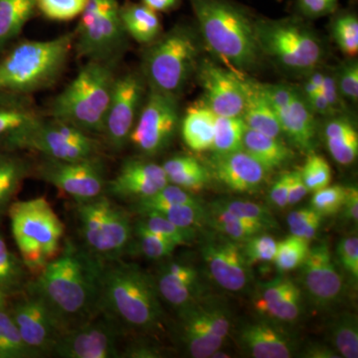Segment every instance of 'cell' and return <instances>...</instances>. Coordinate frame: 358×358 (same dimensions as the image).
I'll return each instance as SVG.
<instances>
[{"label": "cell", "mask_w": 358, "mask_h": 358, "mask_svg": "<svg viewBox=\"0 0 358 358\" xmlns=\"http://www.w3.org/2000/svg\"><path fill=\"white\" fill-rule=\"evenodd\" d=\"M167 180L189 192H199L208 185L210 173L195 157L176 155L162 164Z\"/></svg>", "instance_id": "obj_34"}, {"label": "cell", "mask_w": 358, "mask_h": 358, "mask_svg": "<svg viewBox=\"0 0 358 358\" xmlns=\"http://www.w3.org/2000/svg\"><path fill=\"white\" fill-rule=\"evenodd\" d=\"M218 202L231 213L251 221V222L259 224L267 231L275 229L279 226L272 212L263 205L257 204L255 202L248 201V200L240 199L222 200V201Z\"/></svg>", "instance_id": "obj_46"}, {"label": "cell", "mask_w": 358, "mask_h": 358, "mask_svg": "<svg viewBox=\"0 0 358 358\" xmlns=\"http://www.w3.org/2000/svg\"><path fill=\"white\" fill-rule=\"evenodd\" d=\"M117 61L88 60L52 102V119L86 133L103 134L115 81Z\"/></svg>", "instance_id": "obj_5"}, {"label": "cell", "mask_w": 358, "mask_h": 358, "mask_svg": "<svg viewBox=\"0 0 358 358\" xmlns=\"http://www.w3.org/2000/svg\"><path fill=\"white\" fill-rule=\"evenodd\" d=\"M89 0H36V8L54 21H69L81 15Z\"/></svg>", "instance_id": "obj_48"}, {"label": "cell", "mask_w": 358, "mask_h": 358, "mask_svg": "<svg viewBox=\"0 0 358 358\" xmlns=\"http://www.w3.org/2000/svg\"><path fill=\"white\" fill-rule=\"evenodd\" d=\"M124 331L117 320L101 312L88 322L66 331L52 355L62 358L121 357L120 343Z\"/></svg>", "instance_id": "obj_15"}, {"label": "cell", "mask_w": 358, "mask_h": 358, "mask_svg": "<svg viewBox=\"0 0 358 358\" xmlns=\"http://www.w3.org/2000/svg\"><path fill=\"white\" fill-rule=\"evenodd\" d=\"M36 10V0H0V52L20 36Z\"/></svg>", "instance_id": "obj_36"}, {"label": "cell", "mask_w": 358, "mask_h": 358, "mask_svg": "<svg viewBox=\"0 0 358 358\" xmlns=\"http://www.w3.org/2000/svg\"><path fill=\"white\" fill-rule=\"evenodd\" d=\"M7 308L0 310V358H31Z\"/></svg>", "instance_id": "obj_41"}, {"label": "cell", "mask_w": 358, "mask_h": 358, "mask_svg": "<svg viewBox=\"0 0 358 358\" xmlns=\"http://www.w3.org/2000/svg\"><path fill=\"white\" fill-rule=\"evenodd\" d=\"M245 91V105L242 119L247 128L258 133L281 138V126L272 106L268 103L260 82L242 75Z\"/></svg>", "instance_id": "obj_27"}, {"label": "cell", "mask_w": 358, "mask_h": 358, "mask_svg": "<svg viewBox=\"0 0 358 358\" xmlns=\"http://www.w3.org/2000/svg\"><path fill=\"white\" fill-rule=\"evenodd\" d=\"M289 183H291V171L282 173L271 187L268 199L278 208H284L288 205Z\"/></svg>", "instance_id": "obj_55"}, {"label": "cell", "mask_w": 358, "mask_h": 358, "mask_svg": "<svg viewBox=\"0 0 358 358\" xmlns=\"http://www.w3.org/2000/svg\"><path fill=\"white\" fill-rule=\"evenodd\" d=\"M322 94L333 108L334 113L338 112L343 108V96L339 93L338 84H336V76L331 73L324 72V81L320 89Z\"/></svg>", "instance_id": "obj_56"}, {"label": "cell", "mask_w": 358, "mask_h": 358, "mask_svg": "<svg viewBox=\"0 0 358 358\" xmlns=\"http://www.w3.org/2000/svg\"><path fill=\"white\" fill-rule=\"evenodd\" d=\"M322 220V216L312 207H303L291 212L287 218V223L293 236L310 241L317 235Z\"/></svg>", "instance_id": "obj_49"}, {"label": "cell", "mask_w": 358, "mask_h": 358, "mask_svg": "<svg viewBox=\"0 0 358 358\" xmlns=\"http://www.w3.org/2000/svg\"><path fill=\"white\" fill-rule=\"evenodd\" d=\"M300 171L308 192H315L331 185V169L322 155L310 152Z\"/></svg>", "instance_id": "obj_47"}, {"label": "cell", "mask_w": 358, "mask_h": 358, "mask_svg": "<svg viewBox=\"0 0 358 358\" xmlns=\"http://www.w3.org/2000/svg\"><path fill=\"white\" fill-rule=\"evenodd\" d=\"M117 0H89L75 31V50L88 60L117 61L126 44Z\"/></svg>", "instance_id": "obj_10"}, {"label": "cell", "mask_w": 358, "mask_h": 358, "mask_svg": "<svg viewBox=\"0 0 358 358\" xmlns=\"http://www.w3.org/2000/svg\"><path fill=\"white\" fill-rule=\"evenodd\" d=\"M209 50L238 75L255 69L262 52L249 9L234 0H189Z\"/></svg>", "instance_id": "obj_2"}, {"label": "cell", "mask_w": 358, "mask_h": 358, "mask_svg": "<svg viewBox=\"0 0 358 358\" xmlns=\"http://www.w3.org/2000/svg\"><path fill=\"white\" fill-rule=\"evenodd\" d=\"M338 0H294L299 16L305 20H317L336 13Z\"/></svg>", "instance_id": "obj_54"}, {"label": "cell", "mask_w": 358, "mask_h": 358, "mask_svg": "<svg viewBox=\"0 0 358 358\" xmlns=\"http://www.w3.org/2000/svg\"><path fill=\"white\" fill-rule=\"evenodd\" d=\"M17 150H0V224L31 173L29 162Z\"/></svg>", "instance_id": "obj_29"}, {"label": "cell", "mask_w": 358, "mask_h": 358, "mask_svg": "<svg viewBox=\"0 0 358 358\" xmlns=\"http://www.w3.org/2000/svg\"><path fill=\"white\" fill-rule=\"evenodd\" d=\"M162 166L145 159H128L106 188L113 196L127 200L148 199L169 185Z\"/></svg>", "instance_id": "obj_22"}, {"label": "cell", "mask_w": 358, "mask_h": 358, "mask_svg": "<svg viewBox=\"0 0 358 358\" xmlns=\"http://www.w3.org/2000/svg\"><path fill=\"white\" fill-rule=\"evenodd\" d=\"M7 217L21 260L30 275H39L58 256L65 226L44 197L14 201Z\"/></svg>", "instance_id": "obj_6"}, {"label": "cell", "mask_w": 358, "mask_h": 358, "mask_svg": "<svg viewBox=\"0 0 358 358\" xmlns=\"http://www.w3.org/2000/svg\"><path fill=\"white\" fill-rule=\"evenodd\" d=\"M246 129L242 117L216 115L212 152L214 154H229L243 150V138Z\"/></svg>", "instance_id": "obj_39"}, {"label": "cell", "mask_w": 358, "mask_h": 358, "mask_svg": "<svg viewBox=\"0 0 358 358\" xmlns=\"http://www.w3.org/2000/svg\"><path fill=\"white\" fill-rule=\"evenodd\" d=\"M200 251L209 277L220 288L239 293L248 287L251 266L242 243L212 229L204 234Z\"/></svg>", "instance_id": "obj_18"}, {"label": "cell", "mask_w": 358, "mask_h": 358, "mask_svg": "<svg viewBox=\"0 0 358 358\" xmlns=\"http://www.w3.org/2000/svg\"><path fill=\"white\" fill-rule=\"evenodd\" d=\"M242 352L254 358H289L296 346L278 322L264 319L244 324L238 333Z\"/></svg>", "instance_id": "obj_26"}, {"label": "cell", "mask_w": 358, "mask_h": 358, "mask_svg": "<svg viewBox=\"0 0 358 358\" xmlns=\"http://www.w3.org/2000/svg\"><path fill=\"white\" fill-rule=\"evenodd\" d=\"M336 76V84L341 96L352 103L358 100V64L357 61H350L339 68Z\"/></svg>", "instance_id": "obj_52"}, {"label": "cell", "mask_w": 358, "mask_h": 358, "mask_svg": "<svg viewBox=\"0 0 358 358\" xmlns=\"http://www.w3.org/2000/svg\"><path fill=\"white\" fill-rule=\"evenodd\" d=\"M143 75L129 72L115 78L103 131L113 150H121L129 143L143 106Z\"/></svg>", "instance_id": "obj_19"}, {"label": "cell", "mask_w": 358, "mask_h": 358, "mask_svg": "<svg viewBox=\"0 0 358 358\" xmlns=\"http://www.w3.org/2000/svg\"><path fill=\"white\" fill-rule=\"evenodd\" d=\"M203 90V103L216 115L241 117L245 105L242 75L209 60L199 61L196 70Z\"/></svg>", "instance_id": "obj_20"}, {"label": "cell", "mask_w": 358, "mask_h": 358, "mask_svg": "<svg viewBox=\"0 0 358 358\" xmlns=\"http://www.w3.org/2000/svg\"><path fill=\"white\" fill-rule=\"evenodd\" d=\"M243 251L249 265L274 261L278 242L266 232L259 233L245 241Z\"/></svg>", "instance_id": "obj_50"}, {"label": "cell", "mask_w": 358, "mask_h": 358, "mask_svg": "<svg viewBox=\"0 0 358 358\" xmlns=\"http://www.w3.org/2000/svg\"><path fill=\"white\" fill-rule=\"evenodd\" d=\"M30 281V273L20 256L11 251L0 230V289L9 296L24 291Z\"/></svg>", "instance_id": "obj_37"}, {"label": "cell", "mask_w": 358, "mask_h": 358, "mask_svg": "<svg viewBox=\"0 0 358 358\" xmlns=\"http://www.w3.org/2000/svg\"><path fill=\"white\" fill-rule=\"evenodd\" d=\"M341 210L346 220L357 223L358 221V190L355 186H345V200Z\"/></svg>", "instance_id": "obj_58"}, {"label": "cell", "mask_w": 358, "mask_h": 358, "mask_svg": "<svg viewBox=\"0 0 358 358\" xmlns=\"http://www.w3.org/2000/svg\"><path fill=\"white\" fill-rule=\"evenodd\" d=\"M78 230L82 246L103 262L121 259L131 246L134 227L128 212L105 194L78 201Z\"/></svg>", "instance_id": "obj_9"}, {"label": "cell", "mask_w": 358, "mask_h": 358, "mask_svg": "<svg viewBox=\"0 0 358 358\" xmlns=\"http://www.w3.org/2000/svg\"><path fill=\"white\" fill-rule=\"evenodd\" d=\"M254 308L259 315L278 324H293L301 315V292L286 277H278L258 286Z\"/></svg>", "instance_id": "obj_24"}, {"label": "cell", "mask_w": 358, "mask_h": 358, "mask_svg": "<svg viewBox=\"0 0 358 358\" xmlns=\"http://www.w3.org/2000/svg\"><path fill=\"white\" fill-rule=\"evenodd\" d=\"M310 250V241L296 236L278 242L274 261L280 273H288L300 268Z\"/></svg>", "instance_id": "obj_42"}, {"label": "cell", "mask_w": 358, "mask_h": 358, "mask_svg": "<svg viewBox=\"0 0 358 358\" xmlns=\"http://www.w3.org/2000/svg\"><path fill=\"white\" fill-rule=\"evenodd\" d=\"M101 310L124 329L141 331H154L164 315L155 278L121 259L103 262Z\"/></svg>", "instance_id": "obj_3"}, {"label": "cell", "mask_w": 358, "mask_h": 358, "mask_svg": "<svg viewBox=\"0 0 358 358\" xmlns=\"http://www.w3.org/2000/svg\"><path fill=\"white\" fill-rule=\"evenodd\" d=\"M41 120L24 96L0 94V150H11L13 141Z\"/></svg>", "instance_id": "obj_28"}, {"label": "cell", "mask_w": 358, "mask_h": 358, "mask_svg": "<svg viewBox=\"0 0 358 358\" xmlns=\"http://www.w3.org/2000/svg\"><path fill=\"white\" fill-rule=\"evenodd\" d=\"M37 173L40 178L76 202L95 199L103 194L107 186L105 169L99 157L69 162L46 157L37 167Z\"/></svg>", "instance_id": "obj_16"}, {"label": "cell", "mask_w": 358, "mask_h": 358, "mask_svg": "<svg viewBox=\"0 0 358 358\" xmlns=\"http://www.w3.org/2000/svg\"><path fill=\"white\" fill-rule=\"evenodd\" d=\"M75 31L44 41H22L0 52V94L27 96L49 88L65 70Z\"/></svg>", "instance_id": "obj_4"}, {"label": "cell", "mask_w": 358, "mask_h": 358, "mask_svg": "<svg viewBox=\"0 0 358 358\" xmlns=\"http://www.w3.org/2000/svg\"><path fill=\"white\" fill-rule=\"evenodd\" d=\"M301 357L307 358H338L341 357V355L336 352L333 346L313 343L303 348Z\"/></svg>", "instance_id": "obj_60"}, {"label": "cell", "mask_w": 358, "mask_h": 358, "mask_svg": "<svg viewBox=\"0 0 358 358\" xmlns=\"http://www.w3.org/2000/svg\"><path fill=\"white\" fill-rule=\"evenodd\" d=\"M214 178L235 192H254L265 182L268 171L244 150L214 154L210 159Z\"/></svg>", "instance_id": "obj_25"}, {"label": "cell", "mask_w": 358, "mask_h": 358, "mask_svg": "<svg viewBox=\"0 0 358 358\" xmlns=\"http://www.w3.org/2000/svg\"><path fill=\"white\" fill-rule=\"evenodd\" d=\"M133 234L136 238L141 253L152 260L169 258L178 247L166 238L148 229L141 221L134 226Z\"/></svg>", "instance_id": "obj_43"}, {"label": "cell", "mask_w": 358, "mask_h": 358, "mask_svg": "<svg viewBox=\"0 0 358 358\" xmlns=\"http://www.w3.org/2000/svg\"><path fill=\"white\" fill-rule=\"evenodd\" d=\"M121 357L129 358H159L162 352L157 346L148 343H134L126 346L122 352Z\"/></svg>", "instance_id": "obj_57"}, {"label": "cell", "mask_w": 358, "mask_h": 358, "mask_svg": "<svg viewBox=\"0 0 358 358\" xmlns=\"http://www.w3.org/2000/svg\"><path fill=\"white\" fill-rule=\"evenodd\" d=\"M150 211L157 212L179 227L187 229L196 230L197 227L205 222L206 218V209L202 206L201 202L195 204L166 205Z\"/></svg>", "instance_id": "obj_44"}, {"label": "cell", "mask_w": 358, "mask_h": 358, "mask_svg": "<svg viewBox=\"0 0 358 358\" xmlns=\"http://www.w3.org/2000/svg\"><path fill=\"white\" fill-rule=\"evenodd\" d=\"M179 339L193 358H208L230 333L229 313L216 303L197 301L178 313Z\"/></svg>", "instance_id": "obj_13"}, {"label": "cell", "mask_w": 358, "mask_h": 358, "mask_svg": "<svg viewBox=\"0 0 358 358\" xmlns=\"http://www.w3.org/2000/svg\"><path fill=\"white\" fill-rule=\"evenodd\" d=\"M324 140L329 154L339 164L350 166L357 159V131L346 117H334L327 122Z\"/></svg>", "instance_id": "obj_33"}, {"label": "cell", "mask_w": 358, "mask_h": 358, "mask_svg": "<svg viewBox=\"0 0 358 358\" xmlns=\"http://www.w3.org/2000/svg\"><path fill=\"white\" fill-rule=\"evenodd\" d=\"M261 85L277 115L282 134L299 150L312 152L317 136L315 114L301 93L289 85Z\"/></svg>", "instance_id": "obj_17"}, {"label": "cell", "mask_w": 358, "mask_h": 358, "mask_svg": "<svg viewBox=\"0 0 358 358\" xmlns=\"http://www.w3.org/2000/svg\"><path fill=\"white\" fill-rule=\"evenodd\" d=\"M103 262L82 245L65 240L60 253L26 288L48 306L64 331L93 319L101 310Z\"/></svg>", "instance_id": "obj_1"}, {"label": "cell", "mask_w": 358, "mask_h": 358, "mask_svg": "<svg viewBox=\"0 0 358 358\" xmlns=\"http://www.w3.org/2000/svg\"><path fill=\"white\" fill-rule=\"evenodd\" d=\"M120 15L127 35L138 43H152L162 32L159 13L141 2H124L120 7Z\"/></svg>", "instance_id": "obj_31"}, {"label": "cell", "mask_w": 358, "mask_h": 358, "mask_svg": "<svg viewBox=\"0 0 358 358\" xmlns=\"http://www.w3.org/2000/svg\"><path fill=\"white\" fill-rule=\"evenodd\" d=\"M7 310L33 357L52 355L65 331L41 298L25 288L10 296Z\"/></svg>", "instance_id": "obj_14"}, {"label": "cell", "mask_w": 358, "mask_h": 358, "mask_svg": "<svg viewBox=\"0 0 358 358\" xmlns=\"http://www.w3.org/2000/svg\"><path fill=\"white\" fill-rule=\"evenodd\" d=\"M205 222L209 224L211 229L229 237L234 241L243 244L245 241L259 233L266 232L265 228L251 221L246 220L231 213L224 208L219 202H213L206 209Z\"/></svg>", "instance_id": "obj_35"}, {"label": "cell", "mask_w": 358, "mask_h": 358, "mask_svg": "<svg viewBox=\"0 0 358 358\" xmlns=\"http://www.w3.org/2000/svg\"><path fill=\"white\" fill-rule=\"evenodd\" d=\"M339 264L353 281L358 279V237L357 234L343 237L336 248Z\"/></svg>", "instance_id": "obj_53"}, {"label": "cell", "mask_w": 358, "mask_h": 358, "mask_svg": "<svg viewBox=\"0 0 358 358\" xmlns=\"http://www.w3.org/2000/svg\"><path fill=\"white\" fill-rule=\"evenodd\" d=\"M300 268L301 286L313 305L327 308L338 303L343 294V277L334 265L327 242L310 247Z\"/></svg>", "instance_id": "obj_21"}, {"label": "cell", "mask_w": 358, "mask_h": 358, "mask_svg": "<svg viewBox=\"0 0 358 358\" xmlns=\"http://www.w3.org/2000/svg\"><path fill=\"white\" fill-rule=\"evenodd\" d=\"M255 26L263 56H268L284 69L310 73L324 59L322 40L301 16L256 18Z\"/></svg>", "instance_id": "obj_8"}, {"label": "cell", "mask_w": 358, "mask_h": 358, "mask_svg": "<svg viewBox=\"0 0 358 358\" xmlns=\"http://www.w3.org/2000/svg\"><path fill=\"white\" fill-rule=\"evenodd\" d=\"M345 186L327 185L313 192L310 207L322 217L331 216L341 210L345 200Z\"/></svg>", "instance_id": "obj_51"}, {"label": "cell", "mask_w": 358, "mask_h": 358, "mask_svg": "<svg viewBox=\"0 0 358 358\" xmlns=\"http://www.w3.org/2000/svg\"><path fill=\"white\" fill-rule=\"evenodd\" d=\"M215 121L216 115L205 105L203 101L190 106L181 122V136L185 145L196 152L211 150Z\"/></svg>", "instance_id": "obj_30"}, {"label": "cell", "mask_w": 358, "mask_h": 358, "mask_svg": "<svg viewBox=\"0 0 358 358\" xmlns=\"http://www.w3.org/2000/svg\"><path fill=\"white\" fill-rule=\"evenodd\" d=\"M200 45L192 28L176 25L145 51L143 77L150 89L178 96L199 64Z\"/></svg>", "instance_id": "obj_7"}, {"label": "cell", "mask_w": 358, "mask_h": 358, "mask_svg": "<svg viewBox=\"0 0 358 358\" xmlns=\"http://www.w3.org/2000/svg\"><path fill=\"white\" fill-rule=\"evenodd\" d=\"M331 33L336 45L345 56L357 57L358 53V17L355 9H343L334 16Z\"/></svg>", "instance_id": "obj_40"}, {"label": "cell", "mask_w": 358, "mask_h": 358, "mask_svg": "<svg viewBox=\"0 0 358 358\" xmlns=\"http://www.w3.org/2000/svg\"><path fill=\"white\" fill-rule=\"evenodd\" d=\"M155 280L160 299L178 313L201 300L199 271L185 261L171 260L162 264Z\"/></svg>", "instance_id": "obj_23"}, {"label": "cell", "mask_w": 358, "mask_h": 358, "mask_svg": "<svg viewBox=\"0 0 358 358\" xmlns=\"http://www.w3.org/2000/svg\"><path fill=\"white\" fill-rule=\"evenodd\" d=\"M9 299L10 296L3 289H0V310H6L8 307Z\"/></svg>", "instance_id": "obj_63"}, {"label": "cell", "mask_w": 358, "mask_h": 358, "mask_svg": "<svg viewBox=\"0 0 358 358\" xmlns=\"http://www.w3.org/2000/svg\"><path fill=\"white\" fill-rule=\"evenodd\" d=\"M141 2L159 13L174 10L178 8L181 0H141Z\"/></svg>", "instance_id": "obj_62"}, {"label": "cell", "mask_w": 358, "mask_h": 358, "mask_svg": "<svg viewBox=\"0 0 358 358\" xmlns=\"http://www.w3.org/2000/svg\"><path fill=\"white\" fill-rule=\"evenodd\" d=\"M331 345L341 357H358V324L357 315L345 312L336 315L329 324Z\"/></svg>", "instance_id": "obj_38"}, {"label": "cell", "mask_w": 358, "mask_h": 358, "mask_svg": "<svg viewBox=\"0 0 358 358\" xmlns=\"http://www.w3.org/2000/svg\"><path fill=\"white\" fill-rule=\"evenodd\" d=\"M141 215L143 217L140 221L143 225L173 242L176 246L189 244L196 235V230L179 227L157 212H143Z\"/></svg>", "instance_id": "obj_45"}, {"label": "cell", "mask_w": 358, "mask_h": 358, "mask_svg": "<svg viewBox=\"0 0 358 358\" xmlns=\"http://www.w3.org/2000/svg\"><path fill=\"white\" fill-rule=\"evenodd\" d=\"M308 193L307 186L301 178L300 171H291V183H289L288 205H296L305 199Z\"/></svg>", "instance_id": "obj_59"}, {"label": "cell", "mask_w": 358, "mask_h": 358, "mask_svg": "<svg viewBox=\"0 0 358 358\" xmlns=\"http://www.w3.org/2000/svg\"><path fill=\"white\" fill-rule=\"evenodd\" d=\"M305 100L307 101L308 107L313 110V114L324 115H331L334 114L333 108H331L329 103L327 102L326 96L322 95L320 92L315 94V95L305 98Z\"/></svg>", "instance_id": "obj_61"}, {"label": "cell", "mask_w": 358, "mask_h": 358, "mask_svg": "<svg viewBox=\"0 0 358 358\" xmlns=\"http://www.w3.org/2000/svg\"><path fill=\"white\" fill-rule=\"evenodd\" d=\"M11 150H30L48 159L69 162L99 157L100 143L68 122L42 119L13 141Z\"/></svg>", "instance_id": "obj_11"}, {"label": "cell", "mask_w": 358, "mask_h": 358, "mask_svg": "<svg viewBox=\"0 0 358 358\" xmlns=\"http://www.w3.org/2000/svg\"><path fill=\"white\" fill-rule=\"evenodd\" d=\"M178 99L150 89L129 140L141 154L155 157L169 147L179 127Z\"/></svg>", "instance_id": "obj_12"}, {"label": "cell", "mask_w": 358, "mask_h": 358, "mask_svg": "<svg viewBox=\"0 0 358 358\" xmlns=\"http://www.w3.org/2000/svg\"><path fill=\"white\" fill-rule=\"evenodd\" d=\"M243 150L268 171L286 166L294 157L293 150L281 138H271L248 128L244 134Z\"/></svg>", "instance_id": "obj_32"}]
</instances>
